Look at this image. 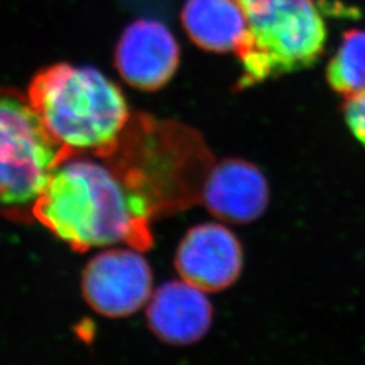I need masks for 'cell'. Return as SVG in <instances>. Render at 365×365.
<instances>
[{
  "label": "cell",
  "mask_w": 365,
  "mask_h": 365,
  "mask_svg": "<svg viewBox=\"0 0 365 365\" xmlns=\"http://www.w3.org/2000/svg\"><path fill=\"white\" fill-rule=\"evenodd\" d=\"M153 207L105 157L69 155L39 197L33 218L78 252L152 244Z\"/></svg>",
  "instance_id": "obj_1"
},
{
  "label": "cell",
  "mask_w": 365,
  "mask_h": 365,
  "mask_svg": "<svg viewBox=\"0 0 365 365\" xmlns=\"http://www.w3.org/2000/svg\"><path fill=\"white\" fill-rule=\"evenodd\" d=\"M26 96L68 156L110 155L130 123L123 92L93 66H45L31 78Z\"/></svg>",
  "instance_id": "obj_2"
},
{
  "label": "cell",
  "mask_w": 365,
  "mask_h": 365,
  "mask_svg": "<svg viewBox=\"0 0 365 365\" xmlns=\"http://www.w3.org/2000/svg\"><path fill=\"white\" fill-rule=\"evenodd\" d=\"M245 14L249 38L237 57L240 87L306 69L317 63L327 26L313 0H237Z\"/></svg>",
  "instance_id": "obj_3"
},
{
  "label": "cell",
  "mask_w": 365,
  "mask_h": 365,
  "mask_svg": "<svg viewBox=\"0 0 365 365\" xmlns=\"http://www.w3.org/2000/svg\"><path fill=\"white\" fill-rule=\"evenodd\" d=\"M66 156L27 96L0 88V215L33 218L53 170Z\"/></svg>",
  "instance_id": "obj_4"
},
{
  "label": "cell",
  "mask_w": 365,
  "mask_h": 365,
  "mask_svg": "<svg viewBox=\"0 0 365 365\" xmlns=\"http://www.w3.org/2000/svg\"><path fill=\"white\" fill-rule=\"evenodd\" d=\"M81 289L95 313L126 318L140 312L150 299L153 274L138 249H108L88 262Z\"/></svg>",
  "instance_id": "obj_5"
},
{
  "label": "cell",
  "mask_w": 365,
  "mask_h": 365,
  "mask_svg": "<svg viewBox=\"0 0 365 365\" xmlns=\"http://www.w3.org/2000/svg\"><path fill=\"white\" fill-rule=\"evenodd\" d=\"M175 267L185 283L203 292H221L238 280L244 267V252L227 227L202 223L180 241Z\"/></svg>",
  "instance_id": "obj_6"
},
{
  "label": "cell",
  "mask_w": 365,
  "mask_h": 365,
  "mask_svg": "<svg viewBox=\"0 0 365 365\" xmlns=\"http://www.w3.org/2000/svg\"><path fill=\"white\" fill-rule=\"evenodd\" d=\"M180 49L170 29L158 21L138 19L119 37L114 66L129 86L141 91H157L178 71Z\"/></svg>",
  "instance_id": "obj_7"
},
{
  "label": "cell",
  "mask_w": 365,
  "mask_h": 365,
  "mask_svg": "<svg viewBox=\"0 0 365 365\" xmlns=\"http://www.w3.org/2000/svg\"><path fill=\"white\" fill-rule=\"evenodd\" d=\"M202 199L212 217L247 225L257 221L268 209L269 185L255 164L242 158H226L210 172Z\"/></svg>",
  "instance_id": "obj_8"
},
{
  "label": "cell",
  "mask_w": 365,
  "mask_h": 365,
  "mask_svg": "<svg viewBox=\"0 0 365 365\" xmlns=\"http://www.w3.org/2000/svg\"><path fill=\"white\" fill-rule=\"evenodd\" d=\"M150 331L164 344L188 346L209 333L212 306L199 288L182 282H168L152 292L146 307Z\"/></svg>",
  "instance_id": "obj_9"
},
{
  "label": "cell",
  "mask_w": 365,
  "mask_h": 365,
  "mask_svg": "<svg viewBox=\"0 0 365 365\" xmlns=\"http://www.w3.org/2000/svg\"><path fill=\"white\" fill-rule=\"evenodd\" d=\"M182 19L190 38L207 52L237 56L249 38L248 22L237 0H187Z\"/></svg>",
  "instance_id": "obj_10"
},
{
  "label": "cell",
  "mask_w": 365,
  "mask_h": 365,
  "mask_svg": "<svg viewBox=\"0 0 365 365\" xmlns=\"http://www.w3.org/2000/svg\"><path fill=\"white\" fill-rule=\"evenodd\" d=\"M327 78L333 91L346 99L365 91V30L344 34L339 51L327 66Z\"/></svg>",
  "instance_id": "obj_11"
},
{
  "label": "cell",
  "mask_w": 365,
  "mask_h": 365,
  "mask_svg": "<svg viewBox=\"0 0 365 365\" xmlns=\"http://www.w3.org/2000/svg\"><path fill=\"white\" fill-rule=\"evenodd\" d=\"M344 117L354 138L365 146V91L346 99Z\"/></svg>",
  "instance_id": "obj_12"
}]
</instances>
